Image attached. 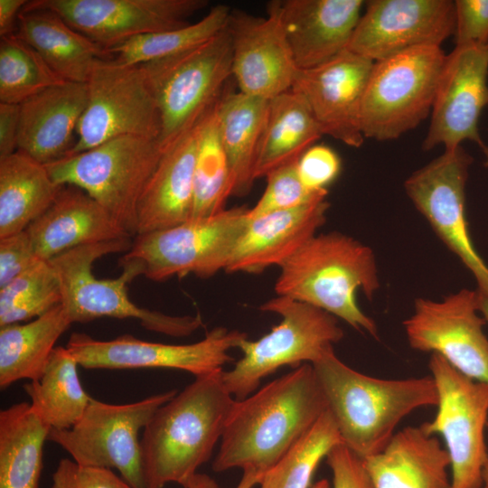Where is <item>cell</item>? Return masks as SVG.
<instances>
[{"label":"cell","instance_id":"1","mask_svg":"<svg viewBox=\"0 0 488 488\" xmlns=\"http://www.w3.org/2000/svg\"><path fill=\"white\" fill-rule=\"evenodd\" d=\"M327 409L312 364L304 363L247 398L235 399L227 418L215 472H267Z\"/></svg>","mask_w":488,"mask_h":488},{"label":"cell","instance_id":"2","mask_svg":"<svg viewBox=\"0 0 488 488\" xmlns=\"http://www.w3.org/2000/svg\"><path fill=\"white\" fill-rule=\"evenodd\" d=\"M221 371L196 377L152 416L140 438L145 488L183 485L221 440L233 396Z\"/></svg>","mask_w":488,"mask_h":488},{"label":"cell","instance_id":"3","mask_svg":"<svg viewBox=\"0 0 488 488\" xmlns=\"http://www.w3.org/2000/svg\"><path fill=\"white\" fill-rule=\"evenodd\" d=\"M312 366L343 445L361 459L383 450L407 415L438 403L432 376L371 377L343 362L333 347Z\"/></svg>","mask_w":488,"mask_h":488},{"label":"cell","instance_id":"4","mask_svg":"<svg viewBox=\"0 0 488 488\" xmlns=\"http://www.w3.org/2000/svg\"><path fill=\"white\" fill-rule=\"evenodd\" d=\"M279 267L277 296L318 307L378 338L376 323L356 299L358 291L372 299L380 286L370 247L338 231L316 234Z\"/></svg>","mask_w":488,"mask_h":488},{"label":"cell","instance_id":"5","mask_svg":"<svg viewBox=\"0 0 488 488\" xmlns=\"http://www.w3.org/2000/svg\"><path fill=\"white\" fill-rule=\"evenodd\" d=\"M133 239L84 245L61 253L50 261L61 285V305L70 322L88 323L101 317L138 320L148 331L174 337L188 336L202 325L201 315H169L136 305L128 296L131 281L142 275L140 266L119 259L123 271L116 278H98L92 267L100 258L127 252Z\"/></svg>","mask_w":488,"mask_h":488},{"label":"cell","instance_id":"6","mask_svg":"<svg viewBox=\"0 0 488 488\" xmlns=\"http://www.w3.org/2000/svg\"><path fill=\"white\" fill-rule=\"evenodd\" d=\"M139 65L158 107L159 143L164 151L221 98L225 82L232 76L230 33L226 27L199 46Z\"/></svg>","mask_w":488,"mask_h":488},{"label":"cell","instance_id":"7","mask_svg":"<svg viewBox=\"0 0 488 488\" xmlns=\"http://www.w3.org/2000/svg\"><path fill=\"white\" fill-rule=\"evenodd\" d=\"M259 309L282 320L257 341L242 340L238 346L242 357L230 371H222L225 387L238 400L252 394L262 379L283 366L313 364L343 337L338 318L309 304L277 296Z\"/></svg>","mask_w":488,"mask_h":488},{"label":"cell","instance_id":"8","mask_svg":"<svg viewBox=\"0 0 488 488\" xmlns=\"http://www.w3.org/2000/svg\"><path fill=\"white\" fill-rule=\"evenodd\" d=\"M163 153L157 139L123 136L45 166L56 184L86 192L135 238L138 202Z\"/></svg>","mask_w":488,"mask_h":488},{"label":"cell","instance_id":"9","mask_svg":"<svg viewBox=\"0 0 488 488\" xmlns=\"http://www.w3.org/2000/svg\"><path fill=\"white\" fill-rule=\"evenodd\" d=\"M446 54L424 46L375 61L361 108L365 138H399L430 116Z\"/></svg>","mask_w":488,"mask_h":488},{"label":"cell","instance_id":"10","mask_svg":"<svg viewBox=\"0 0 488 488\" xmlns=\"http://www.w3.org/2000/svg\"><path fill=\"white\" fill-rule=\"evenodd\" d=\"M248 211L245 206L224 209L212 216L136 235L121 258L136 262L142 275L156 282L189 274L208 278L225 270L247 227Z\"/></svg>","mask_w":488,"mask_h":488},{"label":"cell","instance_id":"11","mask_svg":"<svg viewBox=\"0 0 488 488\" xmlns=\"http://www.w3.org/2000/svg\"><path fill=\"white\" fill-rule=\"evenodd\" d=\"M177 392L171 389L127 404L92 398L77 423L67 429H51L48 441L80 465L115 468L131 488H145L139 432Z\"/></svg>","mask_w":488,"mask_h":488},{"label":"cell","instance_id":"12","mask_svg":"<svg viewBox=\"0 0 488 488\" xmlns=\"http://www.w3.org/2000/svg\"><path fill=\"white\" fill-rule=\"evenodd\" d=\"M428 366L438 394L437 412L420 427L445 440L450 488H482L488 455V384L461 373L436 353H431Z\"/></svg>","mask_w":488,"mask_h":488},{"label":"cell","instance_id":"13","mask_svg":"<svg viewBox=\"0 0 488 488\" xmlns=\"http://www.w3.org/2000/svg\"><path fill=\"white\" fill-rule=\"evenodd\" d=\"M87 86V107L77 128L75 145L67 156L123 136L159 141L160 113L139 64L99 59Z\"/></svg>","mask_w":488,"mask_h":488},{"label":"cell","instance_id":"14","mask_svg":"<svg viewBox=\"0 0 488 488\" xmlns=\"http://www.w3.org/2000/svg\"><path fill=\"white\" fill-rule=\"evenodd\" d=\"M473 162L462 145L444 150L413 172L404 190L436 236L472 273L477 290L488 295V266L474 246L465 215V186Z\"/></svg>","mask_w":488,"mask_h":488},{"label":"cell","instance_id":"15","mask_svg":"<svg viewBox=\"0 0 488 488\" xmlns=\"http://www.w3.org/2000/svg\"><path fill=\"white\" fill-rule=\"evenodd\" d=\"M245 338V333L225 327L213 328L202 340L189 344L146 342L130 334L102 341L73 333L66 347L85 369H176L196 378L223 371L233 360L229 351Z\"/></svg>","mask_w":488,"mask_h":488},{"label":"cell","instance_id":"16","mask_svg":"<svg viewBox=\"0 0 488 488\" xmlns=\"http://www.w3.org/2000/svg\"><path fill=\"white\" fill-rule=\"evenodd\" d=\"M485 324L477 291L466 288L439 301L417 298L413 314L403 322L412 349L439 354L461 373L488 384Z\"/></svg>","mask_w":488,"mask_h":488},{"label":"cell","instance_id":"17","mask_svg":"<svg viewBox=\"0 0 488 488\" xmlns=\"http://www.w3.org/2000/svg\"><path fill=\"white\" fill-rule=\"evenodd\" d=\"M488 50L486 46L455 45L446 54L422 142L429 151L438 145L455 149L465 141L474 143L488 166V145L479 132V118L488 105Z\"/></svg>","mask_w":488,"mask_h":488},{"label":"cell","instance_id":"18","mask_svg":"<svg viewBox=\"0 0 488 488\" xmlns=\"http://www.w3.org/2000/svg\"><path fill=\"white\" fill-rule=\"evenodd\" d=\"M207 0H33L106 50L132 38L180 28Z\"/></svg>","mask_w":488,"mask_h":488},{"label":"cell","instance_id":"19","mask_svg":"<svg viewBox=\"0 0 488 488\" xmlns=\"http://www.w3.org/2000/svg\"><path fill=\"white\" fill-rule=\"evenodd\" d=\"M346 50L378 61L401 52L439 46L455 33L452 0H371Z\"/></svg>","mask_w":488,"mask_h":488},{"label":"cell","instance_id":"20","mask_svg":"<svg viewBox=\"0 0 488 488\" xmlns=\"http://www.w3.org/2000/svg\"><path fill=\"white\" fill-rule=\"evenodd\" d=\"M374 61L344 50L314 68L297 70L291 89L307 101L323 135L359 148L361 108Z\"/></svg>","mask_w":488,"mask_h":488},{"label":"cell","instance_id":"21","mask_svg":"<svg viewBox=\"0 0 488 488\" xmlns=\"http://www.w3.org/2000/svg\"><path fill=\"white\" fill-rule=\"evenodd\" d=\"M231 11L227 29L232 46V76L239 91L270 100L291 89L297 67L277 15Z\"/></svg>","mask_w":488,"mask_h":488},{"label":"cell","instance_id":"22","mask_svg":"<svg viewBox=\"0 0 488 488\" xmlns=\"http://www.w3.org/2000/svg\"><path fill=\"white\" fill-rule=\"evenodd\" d=\"M362 0H274L296 65H321L346 50L365 5Z\"/></svg>","mask_w":488,"mask_h":488},{"label":"cell","instance_id":"23","mask_svg":"<svg viewBox=\"0 0 488 488\" xmlns=\"http://www.w3.org/2000/svg\"><path fill=\"white\" fill-rule=\"evenodd\" d=\"M41 259L77 247L133 237L86 192L61 185L51 206L26 229Z\"/></svg>","mask_w":488,"mask_h":488},{"label":"cell","instance_id":"24","mask_svg":"<svg viewBox=\"0 0 488 488\" xmlns=\"http://www.w3.org/2000/svg\"><path fill=\"white\" fill-rule=\"evenodd\" d=\"M330 203L326 197L296 208L249 219L225 271L261 273L280 267L312 239L326 221Z\"/></svg>","mask_w":488,"mask_h":488},{"label":"cell","instance_id":"25","mask_svg":"<svg viewBox=\"0 0 488 488\" xmlns=\"http://www.w3.org/2000/svg\"><path fill=\"white\" fill-rule=\"evenodd\" d=\"M88 103L87 83L65 81L20 104L18 150L46 165L69 154Z\"/></svg>","mask_w":488,"mask_h":488},{"label":"cell","instance_id":"26","mask_svg":"<svg viewBox=\"0 0 488 488\" xmlns=\"http://www.w3.org/2000/svg\"><path fill=\"white\" fill-rule=\"evenodd\" d=\"M202 119L164 151L138 202L136 235L168 229L192 219Z\"/></svg>","mask_w":488,"mask_h":488},{"label":"cell","instance_id":"27","mask_svg":"<svg viewBox=\"0 0 488 488\" xmlns=\"http://www.w3.org/2000/svg\"><path fill=\"white\" fill-rule=\"evenodd\" d=\"M372 488H450V457L420 427L394 434L380 452L362 459Z\"/></svg>","mask_w":488,"mask_h":488},{"label":"cell","instance_id":"28","mask_svg":"<svg viewBox=\"0 0 488 488\" xmlns=\"http://www.w3.org/2000/svg\"><path fill=\"white\" fill-rule=\"evenodd\" d=\"M15 34L64 81L87 83L95 62L109 59L104 47L48 10L23 7Z\"/></svg>","mask_w":488,"mask_h":488},{"label":"cell","instance_id":"29","mask_svg":"<svg viewBox=\"0 0 488 488\" xmlns=\"http://www.w3.org/2000/svg\"><path fill=\"white\" fill-rule=\"evenodd\" d=\"M269 100L240 92H226L215 104L221 145L225 152L231 196L248 194L256 180L258 147Z\"/></svg>","mask_w":488,"mask_h":488},{"label":"cell","instance_id":"30","mask_svg":"<svg viewBox=\"0 0 488 488\" xmlns=\"http://www.w3.org/2000/svg\"><path fill=\"white\" fill-rule=\"evenodd\" d=\"M61 186L44 164L19 150L0 159V239L25 230L54 202Z\"/></svg>","mask_w":488,"mask_h":488},{"label":"cell","instance_id":"31","mask_svg":"<svg viewBox=\"0 0 488 488\" xmlns=\"http://www.w3.org/2000/svg\"><path fill=\"white\" fill-rule=\"evenodd\" d=\"M72 324L60 304L25 324L0 327V388L39 380L59 338Z\"/></svg>","mask_w":488,"mask_h":488},{"label":"cell","instance_id":"32","mask_svg":"<svg viewBox=\"0 0 488 488\" xmlns=\"http://www.w3.org/2000/svg\"><path fill=\"white\" fill-rule=\"evenodd\" d=\"M324 136L305 99L288 90L269 100L261 136L256 179L270 171L298 161Z\"/></svg>","mask_w":488,"mask_h":488},{"label":"cell","instance_id":"33","mask_svg":"<svg viewBox=\"0 0 488 488\" xmlns=\"http://www.w3.org/2000/svg\"><path fill=\"white\" fill-rule=\"evenodd\" d=\"M50 431L29 402L0 411V488H39Z\"/></svg>","mask_w":488,"mask_h":488},{"label":"cell","instance_id":"34","mask_svg":"<svg viewBox=\"0 0 488 488\" xmlns=\"http://www.w3.org/2000/svg\"><path fill=\"white\" fill-rule=\"evenodd\" d=\"M79 366L66 346H56L42 377L23 385L33 409L51 429L71 427L92 399L80 383Z\"/></svg>","mask_w":488,"mask_h":488},{"label":"cell","instance_id":"35","mask_svg":"<svg viewBox=\"0 0 488 488\" xmlns=\"http://www.w3.org/2000/svg\"><path fill=\"white\" fill-rule=\"evenodd\" d=\"M231 10L226 5H216L200 21L177 29L145 34L107 49L110 59L136 65L183 52L199 46L222 32Z\"/></svg>","mask_w":488,"mask_h":488},{"label":"cell","instance_id":"36","mask_svg":"<svg viewBox=\"0 0 488 488\" xmlns=\"http://www.w3.org/2000/svg\"><path fill=\"white\" fill-rule=\"evenodd\" d=\"M230 196L229 165L221 141L214 105L201 122L193 175L192 218L209 217L223 211Z\"/></svg>","mask_w":488,"mask_h":488},{"label":"cell","instance_id":"37","mask_svg":"<svg viewBox=\"0 0 488 488\" xmlns=\"http://www.w3.org/2000/svg\"><path fill=\"white\" fill-rule=\"evenodd\" d=\"M339 444H343L340 432L326 409L262 475L260 488H309L321 460Z\"/></svg>","mask_w":488,"mask_h":488},{"label":"cell","instance_id":"38","mask_svg":"<svg viewBox=\"0 0 488 488\" xmlns=\"http://www.w3.org/2000/svg\"><path fill=\"white\" fill-rule=\"evenodd\" d=\"M65 82L41 55L15 33L0 41V103L21 104Z\"/></svg>","mask_w":488,"mask_h":488},{"label":"cell","instance_id":"39","mask_svg":"<svg viewBox=\"0 0 488 488\" xmlns=\"http://www.w3.org/2000/svg\"><path fill=\"white\" fill-rule=\"evenodd\" d=\"M61 302L57 272L50 260L41 259L0 288V327L35 319Z\"/></svg>","mask_w":488,"mask_h":488},{"label":"cell","instance_id":"40","mask_svg":"<svg viewBox=\"0 0 488 488\" xmlns=\"http://www.w3.org/2000/svg\"><path fill=\"white\" fill-rule=\"evenodd\" d=\"M265 177L267 187L257 203L249 209V220L327 197V190L312 191L302 183L297 171V161L279 166Z\"/></svg>","mask_w":488,"mask_h":488},{"label":"cell","instance_id":"41","mask_svg":"<svg viewBox=\"0 0 488 488\" xmlns=\"http://www.w3.org/2000/svg\"><path fill=\"white\" fill-rule=\"evenodd\" d=\"M51 488H131L111 469L80 465L73 459L60 460Z\"/></svg>","mask_w":488,"mask_h":488},{"label":"cell","instance_id":"42","mask_svg":"<svg viewBox=\"0 0 488 488\" xmlns=\"http://www.w3.org/2000/svg\"><path fill=\"white\" fill-rule=\"evenodd\" d=\"M341 159L331 147L314 145L297 161L302 183L312 191L327 190L341 172Z\"/></svg>","mask_w":488,"mask_h":488},{"label":"cell","instance_id":"43","mask_svg":"<svg viewBox=\"0 0 488 488\" xmlns=\"http://www.w3.org/2000/svg\"><path fill=\"white\" fill-rule=\"evenodd\" d=\"M455 45L488 44V0H455Z\"/></svg>","mask_w":488,"mask_h":488},{"label":"cell","instance_id":"44","mask_svg":"<svg viewBox=\"0 0 488 488\" xmlns=\"http://www.w3.org/2000/svg\"><path fill=\"white\" fill-rule=\"evenodd\" d=\"M40 260L26 230L1 238L0 288L33 267Z\"/></svg>","mask_w":488,"mask_h":488},{"label":"cell","instance_id":"45","mask_svg":"<svg viewBox=\"0 0 488 488\" xmlns=\"http://www.w3.org/2000/svg\"><path fill=\"white\" fill-rule=\"evenodd\" d=\"M333 474V488H372L362 459L345 445L335 446L326 455Z\"/></svg>","mask_w":488,"mask_h":488},{"label":"cell","instance_id":"46","mask_svg":"<svg viewBox=\"0 0 488 488\" xmlns=\"http://www.w3.org/2000/svg\"><path fill=\"white\" fill-rule=\"evenodd\" d=\"M20 104L0 103V159L18 150Z\"/></svg>","mask_w":488,"mask_h":488},{"label":"cell","instance_id":"47","mask_svg":"<svg viewBox=\"0 0 488 488\" xmlns=\"http://www.w3.org/2000/svg\"><path fill=\"white\" fill-rule=\"evenodd\" d=\"M25 0H0V36L15 33L18 16L27 4Z\"/></svg>","mask_w":488,"mask_h":488},{"label":"cell","instance_id":"48","mask_svg":"<svg viewBox=\"0 0 488 488\" xmlns=\"http://www.w3.org/2000/svg\"><path fill=\"white\" fill-rule=\"evenodd\" d=\"M183 488H221L218 483L206 474L196 473L192 476Z\"/></svg>","mask_w":488,"mask_h":488},{"label":"cell","instance_id":"49","mask_svg":"<svg viewBox=\"0 0 488 488\" xmlns=\"http://www.w3.org/2000/svg\"><path fill=\"white\" fill-rule=\"evenodd\" d=\"M262 474L253 469L243 470V474L236 488H253L258 484Z\"/></svg>","mask_w":488,"mask_h":488},{"label":"cell","instance_id":"50","mask_svg":"<svg viewBox=\"0 0 488 488\" xmlns=\"http://www.w3.org/2000/svg\"><path fill=\"white\" fill-rule=\"evenodd\" d=\"M477 291V303H478V310L482 316L486 321V324H488V295H485L480 291Z\"/></svg>","mask_w":488,"mask_h":488},{"label":"cell","instance_id":"51","mask_svg":"<svg viewBox=\"0 0 488 488\" xmlns=\"http://www.w3.org/2000/svg\"><path fill=\"white\" fill-rule=\"evenodd\" d=\"M488 436V423H487ZM482 488H488V455L482 474Z\"/></svg>","mask_w":488,"mask_h":488},{"label":"cell","instance_id":"52","mask_svg":"<svg viewBox=\"0 0 488 488\" xmlns=\"http://www.w3.org/2000/svg\"><path fill=\"white\" fill-rule=\"evenodd\" d=\"M312 488H331L327 479H321Z\"/></svg>","mask_w":488,"mask_h":488},{"label":"cell","instance_id":"53","mask_svg":"<svg viewBox=\"0 0 488 488\" xmlns=\"http://www.w3.org/2000/svg\"><path fill=\"white\" fill-rule=\"evenodd\" d=\"M486 48H487V50H488V44H487Z\"/></svg>","mask_w":488,"mask_h":488}]
</instances>
